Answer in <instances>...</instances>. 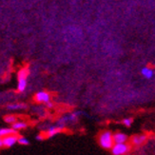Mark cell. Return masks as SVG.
<instances>
[{
  "label": "cell",
  "mask_w": 155,
  "mask_h": 155,
  "mask_svg": "<svg viewBox=\"0 0 155 155\" xmlns=\"http://www.w3.org/2000/svg\"><path fill=\"white\" fill-rule=\"evenodd\" d=\"M99 145L105 150H110L114 145L113 134L110 130H105L99 135Z\"/></svg>",
  "instance_id": "6da1fadb"
},
{
  "label": "cell",
  "mask_w": 155,
  "mask_h": 155,
  "mask_svg": "<svg viewBox=\"0 0 155 155\" xmlns=\"http://www.w3.org/2000/svg\"><path fill=\"white\" fill-rule=\"evenodd\" d=\"M110 150L113 155H124L130 151V146L127 143H114Z\"/></svg>",
  "instance_id": "7a4b0ae2"
},
{
  "label": "cell",
  "mask_w": 155,
  "mask_h": 155,
  "mask_svg": "<svg viewBox=\"0 0 155 155\" xmlns=\"http://www.w3.org/2000/svg\"><path fill=\"white\" fill-rule=\"evenodd\" d=\"M18 141V137L15 134H10V135H7L5 137H3V146L6 147H11L15 145V143H17Z\"/></svg>",
  "instance_id": "3957f363"
},
{
  "label": "cell",
  "mask_w": 155,
  "mask_h": 155,
  "mask_svg": "<svg viewBox=\"0 0 155 155\" xmlns=\"http://www.w3.org/2000/svg\"><path fill=\"white\" fill-rule=\"evenodd\" d=\"M35 101L38 103L47 104L51 101V95L47 91H39L35 95Z\"/></svg>",
  "instance_id": "277c9868"
},
{
  "label": "cell",
  "mask_w": 155,
  "mask_h": 155,
  "mask_svg": "<svg viewBox=\"0 0 155 155\" xmlns=\"http://www.w3.org/2000/svg\"><path fill=\"white\" fill-rule=\"evenodd\" d=\"M64 127H61V126H55V127H51L50 129L47 130V133H46V136L48 138H51V137H53L56 134H58L59 132H61L62 130H63Z\"/></svg>",
  "instance_id": "5b68a950"
},
{
  "label": "cell",
  "mask_w": 155,
  "mask_h": 155,
  "mask_svg": "<svg viewBox=\"0 0 155 155\" xmlns=\"http://www.w3.org/2000/svg\"><path fill=\"white\" fill-rule=\"evenodd\" d=\"M146 141H147L146 135H135V136L132 137L131 143L134 146H141V145H143Z\"/></svg>",
  "instance_id": "8992f818"
},
{
  "label": "cell",
  "mask_w": 155,
  "mask_h": 155,
  "mask_svg": "<svg viewBox=\"0 0 155 155\" xmlns=\"http://www.w3.org/2000/svg\"><path fill=\"white\" fill-rule=\"evenodd\" d=\"M113 140L114 143H127V136L122 132H117L113 134Z\"/></svg>",
  "instance_id": "52a82bcc"
},
{
  "label": "cell",
  "mask_w": 155,
  "mask_h": 155,
  "mask_svg": "<svg viewBox=\"0 0 155 155\" xmlns=\"http://www.w3.org/2000/svg\"><path fill=\"white\" fill-rule=\"evenodd\" d=\"M27 87V78H18L17 83V90L18 91L22 92L26 90Z\"/></svg>",
  "instance_id": "ba28073f"
},
{
  "label": "cell",
  "mask_w": 155,
  "mask_h": 155,
  "mask_svg": "<svg viewBox=\"0 0 155 155\" xmlns=\"http://www.w3.org/2000/svg\"><path fill=\"white\" fill-rule=\"evenodd\" d=\"M141 74H142L144 77L147 78V79H150L153 76L154 74V72L153 71L150 69V68H147V67H145V68H143L142 70H141Z\"/></svg>",
  "instance_id": "9c48e42d"
},
{
  "label": "cell",
  "mask_w": 155,
  "mask_h": 155,
  "mask_svg": "<svg viewBox=\"0 0 155 155\" xmlns=\"http://www.w3.org/2000/svg\"><path fill=\"white\" fill-rule=\"evenodd\" d=\"M26 105L25 104H21V103H15V104H10L7 107V109L10 110H23L26 109Z\"/></svg>",
  "instance_id": "30bf717a"
},
{
  "label": "cell",
  "mask_w": 155,
  "mask_h": 155,
  "mask_svg": "<svg viewBox=\"0 0 155 155\" xmlns=\"http://www.w3.org/2000/svg\"><path fill=\"white\" fill-rule=\"evenodd\" d=\"M27 127V124L25 122H23V121H19V122H16L12 124V129L15 130H23L25 129V127Z\"/></svg>",
  "instance_id": "8fae6325"
},
{
  "label": "cell",
  "mask_w": 155,
  "mask_h": 155,
  "mask_svg": "<svg viewBox=\"0 0 155 155\" xmlns=\"http://www.w3.org/2000/svg\"><path fill=\"white\" fill-rule=\"evenodd\" d=\"M15 133V130L13 129H1L0 130V137H5L7 135Z\"/></svg>",
  "instance_id": "7c38bea8"
},
{
  "label": "cell",
  "mask_w": 155,
  "mask_h": 155,
  "mask_svg": "<svg viewBox=\"0 0 155 155\" xmlns=\"http://www.w3.org/2000/svg\"><path fill=\"white\" fill-rule=\"evenodd\" d=\"M29 75V70L25 68V69H22V70H20L19 72H18V78H27Z\"/></svg>",
  "instance_id": "4fadbf2b"
},
{
  "label": "cell",
  "mask_w": 155,
  "mask_h": 155,
  "mask_svg": "<svg viewBox=\"0 0 155 155\" xmlns=\"http://www.w3.org/2000/svg\"><path fill=\"white\" fill-rule=\"evenodd\" d=\"M5 121L7 123H9V124H13V123H15L16 122V117L15 116H13V115H8V116H6L5 117Z\"/></svg>",
  "instance_id": "5bb4252c"
},
{
  "label": "cell",
  "mask_w": 155,
  "mask_h": 155,
  "mask_svg": "<svg viewBox=\"0 0 155 155\" xmlns=\"http://www.w3.org/2000/svg\"><path fill=\"white\" fill-rule=\"evenodd\" d=\"M17 143H19L20 145H23V146H27V145H29V141L24 137H19Z\"/></svg>",
  "instance_id": "9a60e30c"
},
{
  "label": "cell",
  "mask_w": 155,
  "mask_h": 155,
  "mask_svg": "<svg viewBox=\"0 0 155 155\" xmlns=\"http://www.w3.org/2000/svg\"><path fill=\"white\" fill-rule=\"evenodd\" d=\"M123 124L126 126V127H130L131 124H132V119L131 118H126L123 120Z\"/></svg>",
  "instance_id": "2e32d148"
},
{
  "label": "cell",
  "mask_w": 155,
  "mask_h": 155,
  "mask_svg": "<svg viewBox=\"0 0 155 155\" xmlns=\"http://www.w3.org/2000/svg\"><path fill=\"white\" fill-rule=\"evenodd\" d=\"M3 147V138L0 137V147Z\"/></svg>",
  "instance_id": "e0dca14e"
},
{
  "label": "cell",
  "mask_w": 155,
  "mask_h": 155,
  "mask_svg": "<svg viewBox=\"0 0 155 155\" xmlns=\"http://www.w3.org/2000/svg\"><path fill=\"white\" fill-rule=\"evenodd\" d=\"M36 139H37V140H42V139H43V135H38V136L36 137Z\"/></svg>",
  "instance_id": "ac0fdd59"
}]
</instances>
